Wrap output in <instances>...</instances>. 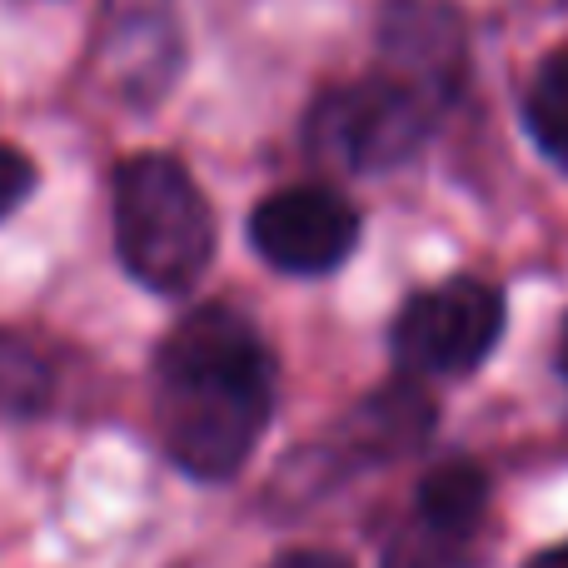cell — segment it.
<instances>
[{
    "label": "cell",
    "mask_w": 568,
    "mask_h": 568,
    "mask_svg": "<svg viewBox=\"0 0 568 568\" xmlns=\"http://www.w3.org/2000/svg\"><path fill=\"white\" fill-rule=\"evenodd\" d=\"M30 185H36V165H30L20 150L0 145V220L30 195Z\"/></svg>",
    "instance_id": "11"
},
{
    "label": "cell",
    "mask_w": 568,
    "mask_h": 568,
    "mask_svg": "<svg viewBox=\"0 0 568 568\" xmlns=\"http://www.w3.org/2000/svg\"><path fill=\"white\" fill-rule=\"evenodd\" d=\"M115 250L145 290L180 294L215 260V215L170 155H135L115 170Z\"/></svg>",
    "instance_id": "2"
},
{
    "label": "cell",
    "mask_w": 568,
    "mask_h": 568,
    "mask_svg": "<svg viewBox=\"0 0 568 568\" xmlns=\"http://www.w3.org/2000/svg\"><path fill=\"white\" fill-rule=\"evenodd\" d=\"M524 568H568V544H554V549H544V554H534Z\"/></svg>",
    "instance_id": "13"
},
{
    "label": "cell",
    "mask_w": 568,
    "mask_h": 568,
    "mask_svg": "<svg viewBox=\"0 0 568 568\" xmlns=\"http://www.w3.org/2000/svg\"><path fill=\"white\" fill-rule=\"evenodd\" d=\"M504 334V294L484 280H444L414 294L394 320V359L409 374H469Z\"/></svg>",
    "instance_id": "4"
},
{
    "label": "cell",
    "mask_w": 568,
    "mask_h": 568,
    "mask_svg": "<svg viewBox=\"0 0 568 568\" xmlns=\"http://www.w3.org/2000/svg\"><path fill=\"white\" fill-rule=\"evenodd\" d=\"M250 240L284 275H329L359 245V215L329 185H290L255 205Z\"/></svg>",
    "instance_id": "5"
},
{
    "label": "cell",
    "mask_w": 568,
    "mask_h": 568,
    "mask_svg": "<svg viewBox=\"0 0 568 568\" xmlns=\"http://www.w3.org/2000/svg\"><path fill=\"white\" fill-rule=\"evenodd\" d=\"M275 568H349L339 554H324V549H300V554H284Z\"/></svg>",
    "instance_id": "12"
},
{
    "label": "cell",
    "mask_w": 568,
    "mask_h": 568,
    "mask_svg": "<svg viewBox=\"0 0 568 568\" xmlns=\"http://www.w3.org/2000/svg\"><path fill=\"white\" fill-rule=\"evenodd\" d=\"M439 115L444 105H434L429 95H419L404 80L374 70L354 85L329 90L310 110V150L324 165L349 170V175L394 170L429 140Z\"/></svg>",
    "instance_id": "3"
},
{
    "label": "cell",
    "mask_w": 568,
    "mask_h": 568,
    "mask_svg": "<svg viewBox=\"0 0 568 568\" xmlns=\"http://www.w3.org/2000/svg\"><path fill=\"white\" fill-rule=\"evenodd\" d=\"M484 509H489V474L474 459H444L439 469L424 474L419 484V534L459 549V539H469L479 529Z\"/></svg>",
    "instance_id": "8"
},
{
    "label": "cell",
    "mask_w": 568,
    "mask_h": 568,
    "mask_svg": "<svg viewBox=\"0 0 568 568\" xmlns=\"http://www.w3.org/2000/svg\"><path fill=\"white\" fill-rule=\"evenodd\" d=\"M55 394V369L26 334L0 329V414H40Z\"/></svg>",
    "instance_id": "10"
},
{
    "label": "cell",
    "mask_w": 568,
    "mask_h": 568,
    "mask_svg": "<svg viewBox=\"0 0 568 568\" xmlns=\"http://www.w3.org/2000/svg\"><path fill=\"white\" fill-rule=\"evenodd\" d=\"M434 429V404L419 384H384L379 394L359 404L344 424V444L354 449V459H394L424 444V434Z\"/></svg>",
    "instance_id": "7"
},
{
    "label": "cell",
    "mask_w": 568,
    "mask_h": 568,
    "mask_svg": "<svg viewBox=\"0 0 568 568\" xmlns=\"http://www.w3.org/2000/svg\"><path fill=\"white\" fill-rule=\"evenodd\" d=\"M275 409V364L225 304L185 314L155 359V424L170 459L205 484L240 474Z\"/></svg>",
    "instance_id": "1"
},
{
    "label": "cell",
    "mask_w": 568,
    "mask_h": 568,
    "mask_svg": "<svg viewBox=\"0 0 568 568\" xmlns=\"http://www.w3.org/2000/svg\"><path fill=\"white\" fill-rule=\"evenodd\" d=\"M524 125H529L534 145L559 170H568V45L549 50V55L539 60V70L529 75V90H524Z\"/></svg>",
    "instance_id": "9"
},
{
    "label": "cell",
    "mask_w": 568,
    "mask_h": 568,
    "mask_svg": "<svg viewBox=\"0 0 568 568\" xmlns=\"http://www.w3.org/2000/svg\"><path fill=\"white\" fill-rule=\"evenodd\" d=\"M384 75L414 85L434 105L449 110L464 80V26L444 0H389L379 20Z\"/></svg>",
    "instance_id": "6"
},
{
    "label": "cell",
    "mask_w": 568,
    "mask_h": 568,
    "mask_svg": "<svg viewBox=\"0 0 568 568\" xmlns=\"http://www.w3.org/2000/svg\"><path fill=\"white\" fill-rule=\"evenodd\" d=\"M559 364H564V374H568V324H564V339H559Z\"/></svg>",
    "instance_id": "14"
}]
</instances>
